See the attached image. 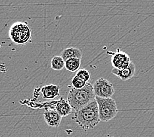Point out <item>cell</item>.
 Instances as JSON below:
<instances>
[{"label":"cell","mask_w":154,"mask_h":137,"mask_svg":"<svg viewBox=\"0 0 154 137\" xmlns=\"http://www.w3.org/2000/svg\"><path fill=\"white\" fill-rule=\"evenodd\" d=\"M72 119L82 129L88 130L95 127L101 121L96 100L76 111Z\"/></svg>","instance_id":"cell-1"},{"label":"cell","mask_w":154,"mask_h":137,"mask_svg":"<svg viewBox=\"0 0 154 137\" xmlns=\"http://www.w3.org/2000/svg\"><path fill=\"white\" fill-rule=\"evenodd\" d=\"M96 100L93 85L90 83L80 89L72 88L69 90L67 96V101L71 105L72 110L78 111L86 105Z\"/></svg>","instance_id":"cell-2"},{"label":"cell","mask_w":154,"mask_h":137,"mask_svg":"<svg viewBox=\"0 0 154 137\" xmlns=\"http://www.w3.org/2000/svg\"><path fill=\"white\" fill-rule=\"evenodd\" d=\"M32 33L26 23L16 22L9 29V38L17 44L24 45L31 41Z\"/></svg>","instance_id":"cell-3"},{"label":"cell","mask_w":154,"mask_h":137,"mask_svg":"<svg viewBox=\"0 0 154 137\" xmlns=\"http://www.w3.org/2000/svg\"><path fill=\"white\" fill-rule=\"evenodd\" d=\"M96 100L98 106L99 115L101 121H109L116 117L118 108L116 101L112 98H103L96 96Z\"/></svg>","instance_id":"cell-4"},{"label":"cell","mask_w":154,"mask_h":137,"mask_svg":"<svg viewBox=\"0 0 154 137\" xmlns=\"http://www.w3.org/2000/svg\"><path fill=\"white\" fill-rule=\"evenodd\" d=\"M93 89L96 96L100 98H110L115 94L113 84L103 78L96 80L93 84Z\"/></svg>","instance_id":"cell-5"},{"label":"cell","mask_w":154,"mask_h":137,"mask_svg":"<svg viewBox=\"0 0 154 137\" xmlns=\"http://www.w3.org/2000/svg\"><path fill=\"white\" fill-rule=\"evenodd\" d=\"M132 62L130 56L127 53L118 50L113 53L111 57V64L113 68L122 69L127 68Z\"/></svg>","instance_id":"cell-6"},{"label":"cell","mask_w":154,"mask_h":137,"mask_svg":"<svg viewBox=\"0 0 154 137\" xmlns=\"http://www.w3.org/2000/svg\"><path fill=\"white\" fill-rule=\"evenodd\" d=\"M111 73L114 75L119 77L122 81H126V80L131 79L135 75L136 67L134 63L132 61L128 67L122 69L113 68L112 69Z\"/></svg>","instance_id":"cell-7"},{"label":"cell","mask_w":154,"mask_h":137,"mask_svg":"<svg viewBox=\"0 0 154 137\" xmlns=\"http://www.w3.org/2000/svg\"><path fill=\"white\" fill-rule=\"evenodd\" d=\"M44 120L47 125L53 127H58L60 125L62 117L55 110H45L44 113Z\"/></svg>","instance_id":"cell-8"},{"label":"cell","mask_w":154,"mask_h":137,"mask_svg":"<svg viewBox=\"0 0 154 137\" xmlns=\"http://www.w3.org/2000/svg\"><path fill=\"white\" fill-rule=\"evenodd\" d=\"M42 97L45 100H54L60 94V87L56 84H48L41 89Z\"/></svg>","instance_id":"cell-9"},{"label":"cell","mask_w":154,"mask_h":137,"mask_svg":"<svg viewBox=\"0 0 154 137\" xmlns=\"http://www.w3.org/2000/svg\"><path fill=\"white\" fill-rule=\"evenodd\" d=\"M55 110L60 115L61 117H66L71 114L72 111V108L71 105L67 101L65 100L63 98H61L59 99L55 106Z\"/></svg>","instance_id":"cell-10"},{"label":"cell","mask_w":154,"mask_h":137,"mask_svg":"<svg viewBox=\"0 0 154 137\" xmlns=\"http://www.w3.org/2000/svg\"><path fill=\"white\" fill-rule=\"evenodd\" d=\"M61 56L66 61V60L71 58L81 59L82 57V53L79 48L75 47H70L63 50Z\"/></svg>","instance_id":"cell-11"},{"label":"cell","mask_w":154,"mask_h":137,"mask_svg":"<svg viewBox=\"0 0 154 137\" xmlns=\"http://www.w3.org/2000/svg\"><path fill=\"white\" fill-rule=\"evenodd\" d=\"M81 65V59L71 58L65 61V69L70 72L78 71Z\"/></svg>","instance_id":"cell-12"},{"label":"cell","mask_w":154,"mask_h":137,"mask_svg":"<svg viewBox=\"0 0 154 137\" xmlns=\"http://www.w3.org/2000/svg\"><path fill=\"white\" fill-rule=\"evenodd\" d=\"M51 67L52 69L55 71H61L65 67V61L61 56H54L51 60Z\"/></svg>","instance_id":"cell-13"},{"label":"cell","mask_w":154,"mask_h":137,"mask_svg":"<svg viewBox=\"0 0 154 137\" xmlns=\"http://www.w3.org/2000/svg\"><path fill=\"white\" fill-rule=\"evenodd\" d=\"M76 76L79 77L80 79H81L84 81L86 82V83H89L90 80L91 79V75L89 71H87L85 69H80L78 71L76 72Z\"/></svg>","instance_id":"cell-14"},{"label":"cell","mask_w":154,"mask_h":137,"mask_svg":"<svg viewBox=\"0 0 154 137\" xmlns=\"http://www.w3.org/2000/svg\"><path fill=\"white\" fill-rule=\"evenodd\" d=\"M72 85L74 89H80L85 87L86 85V83L82 80L81 79H80L79 77L77 76H75L72 79Z\"/></svg>","instance_id":"cell-15"}]
</instances>
